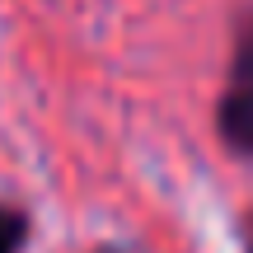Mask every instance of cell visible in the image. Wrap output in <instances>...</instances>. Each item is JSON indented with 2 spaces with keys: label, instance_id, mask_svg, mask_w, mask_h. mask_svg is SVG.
I'll return each mask as SVG.
<instances>
[{
  "label": "cell",
  "instance_id": "obj_1",
  "mask_svg": "<svg viewBox=\"0 0 253 253\" xmlns=\"http://www.w3.org/2000/svg\"><path fill=\"white\" fill-rule=\"evenodd\" d=\"M216 136L235 160H253V19L239 28L216 99Z\"/></svg>",
  "mask_w": 253,
  "mask_h": 253
},
{
  "label": "cell",
  "instance_id": "obj_3",
  "mask_svg": "<svg viewBox=\"0 0 253 253\" xmlns=\"http://www.w3.org/2000/svg\"><path fill=\"white\" fill-rule=\"evenodd\" d=\"M239 249L253 253V211H244V216H239Z\"/></svg>",
  "mask_w": 253,
  "mask_h": 253
},
{
  "label": "cell",
  "instance_id": "obj_4",
  "mask_svg": "<svg viewBox=\"0 0 253 253\" xmlns=\"http://www.w3.org/2000/svg\"><path fill=\"white\" fill-rule=\"evenodd\" d=\"M94 253H126V249H113V244H108V249H94Z\"/></svg>",
  "mask_w": 253,
  "mask_h": 253
},
{
  "label": "cell",
  "instance_id": "obj_2",
  "mask_svg": "<svg viewBox=\"0 0 253 253\" xmlns=\"http://www.w3.org/2000/svg\"><path fill=\"white\" fill-rule=\"evenodd\" d=\"M28 235H33L28 211L14 207V202H0V253H24Z\"/></svg>",
  "mask_w": 253,
  "mask_h": 253
}]
</instances>
